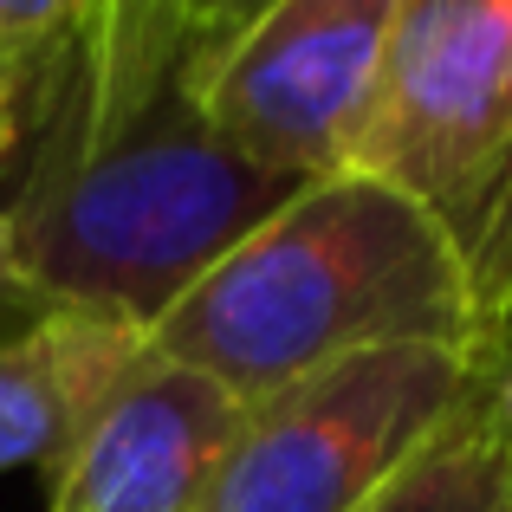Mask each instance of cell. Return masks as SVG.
Here are the masks:
<instances>
[{"mask_svg": "<svg viewBox=\"0 0 512 512\" xmlns=\"http://www.w3.org/2000/svg\"><path fill=\"white\" fill-rule=\"evenodd\" d=\"M214 0H85L46 59L0 221L13 292L150 331L305 182L234 156L195 104Z\"/></svg>", "mask_w": 512, "mask_h": 512, "instance_id": "cell-1", "label": "cell"}, {"mask_svg": "<svg viewBox=\"0 0 512 512\" xmlns=\"http://www.w3.org/2000/svg\"><path fill=\"white\" fill-rule=\"evenodd\" d=\"M234 409L396 344L493 350L435 214L370 175L305 182L143 331Z\"/></svg>", "mask_w": 512, "mask_h": 512, "instance_id": "cell-2", "label": "cell"}, {"mask_svg": "<svg viewBox=\"0 0 512 512\" xmlns=\"http://www.w3.org/2000/svg\"><path fill=\"white\" fill-rule=\"evenodd\" d=\"M512 344H396L240 409L188 512H363Z\"/></svg>", "mask_w": 512, "mask_h": 512, "instance_id": "cell-3", "label": "cell"}, {"mask_svg": "<svg viewBox=\"0 0 512 512\" xmlns=\"http://www.w3.org/2000/svg\"><path fill=\"white\" fill-rule=\"evenodd\" d=\"M396 0H214L195 104L214 137L286 182L344 175L370 111Z\"/></svg>", "mask_w": 512, "mask_h": 512, "instance_id": "cell-4", "label": "cell"}, {"mask_svg": "<svg viewBox=\"0 0 512 512\" xmlns=\"http://www.w3.org/2000/svg\"><path fill=\"white\" fill-rule=\"evenodd\" d=\"M512 137V0H396L350 175L428 214Z\"/></svg>", "mask_w": 512, "mask_h": 512, "instance_id": "cell-5", "label": "cell"}, {"mask_svg": "<svg viewBox=\"0 0 512 512\" xmlns=\"http://www.w3.org/2000/svg\"><path fill=\"white\" fill-rule=\"evenodd\" d=\"M240 409L137 344L46 461V512H188Z\"/></svg>", "mask_w": 512, "mask_h": 512, "instance_id": "cell-6", "label": "cell"}, {"mask_svg": "<svg viewBox=\"0 0 512 512\" xmlns=\"http://www.w3.org/2000/svg\"><path fill=\"white\" fill-rule=\"evenodd\" d=\"M143 344V331L72 318L13 292L0 305V474L59 454L85 402Z\"/></svg>", "mask_w": 512, "mask_h": 512, "instance_id": "cell-7", "label": "cell"}, {"mask_svg": "<svg viewBox=\"0 0 512 512\" xmlns=\"http://www.w3.org/2000/svg\"><path fill=\"white\" fill-rule=\"evenodd\" d=\"M493 376L376 487V500L363 512H506L512 506V428L500 422Z\"/></svg>", "mask_w": 512, "mask_h": 512, "instance_id": "cell-8", "label": "cell"}, {"mask_svg": "<svg viewBox=\"0 0 512 512\" xmlns=\"http://www.w3.org/2000/svg\"><path fill=\"white\" fill-rule=\"evenodd\" d=\"M441 240L467 279V299L487 338H512V137L474 182H461L435 208Z\"/></svg>", "mask_w": 512, "mask_h": 512, "instance_id": "cell-9", "label": "cell"}, {"mask_svg": "<svg viewBox=\"0 0 512 512\" xmlns=\"http://www.w3.org/2000/svg\"><path fill=\"white\" fill-rule=\"evenodd\" d=\"M85 0H0V59L46 72V59L78 33Z\"/></svg>", "mask_w": 512, "mask_h": 512, "instance_id": "cell-10", "label": "cell"}, {"mask_svg": "<svg viewBox=\"0 0 512 512\" xmlns=\"http://www.w3.org/2000/svg\"><path fill=\"white\" fill-rule=\"evenodd\" d=\"M33 85H39V72H26V65H7V59H0V169H7L13 156H20V143H26Z\"/></svg>", "mask_w": 512, "mask_h": 512, "instance_id": "cell-11", "label": "cell"}, {"mask_svg": "<svg viewBox=\"0 0 512 512\" xmlns=\"http://www.w3.org/2000/svg\"><path fill=\"white\" fill-rule=\"evenodd\" d=\"M493 402H500V422L512 428V350H506V363H500V376H493Z\"/></svg>", "mask_w": 512, "mask_h": 512, "instance_id": "cell-12", "label": "cell"}, {"mask_svg": "<svg viewBox=\"0 0 512 512\" xmlns=\"http://www.w3.org/2000/svg\"><path fill=\"white\" fill-rule=\"evenodd\" d=\"M13 299V273H7V221H0V305Z\"/></svg>", "mask_w": 512, "mask_h": 512, "instance_id": "cell-13", "label": "cell"}, {"mask_svg": "<svg viewBox=\"0 0 512 512\" xmlns=\"http://www.w3.org/2000/svg\"><path fill=\"white\" fill-rule=\"evenodd\" d=\"M506 512H512V506H506Z\"/></svg>", "mask_w": 512, "mask_h": 512, "instance_id": "cell-14", "label": "cell"}]
</instances>
